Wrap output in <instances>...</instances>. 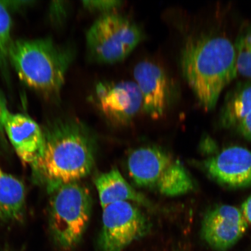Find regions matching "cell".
Wrapping results in <instances>:
<instances>
[{
  "label": "cell",
  "mask_w": 251,
  "mask_h": 251,
  "mask_svg": "<svg viewBox=\"0 0 251 251\" xmlns=\"http://www.w3.org/2000/svg\"><path fill=\"white\" fill-rule=\"evenodd\" d=\"M94 183L102 209L118 202H130L152 210L155 208L154 204L144 194L135 190L117 169L100 175Z\"/></svg>",
  "instance_id": "obj_13"
},
{
  "label": "cell",
  "mask_w": 251,
  "mask_h": 251,
  "mask_svg": "<svg viewBox=\"0 0 251 251\" xmlns=\"http://www.w3.org/2000/svg\"><path fill=\"white\" fill-rule=\"evenodd\" d=\"M251 112V83L240 82L227 93L219 114L225 127H237Z\"/></svg>",
  "instance_id": "obj_15"
},
{
  "label": "cell",
  "mask_w": 251,
  "mask_h": 251,
  "mask_svg": "<svg viewBox=\"0 0 251 251\" xmlns=\"http://www.w3.org/2000/svg\"><path fill=\"white\" fill-rule=\"evenodd\" d=\"M12 20L9 9L0 1V73L8 84L10 82L9 52L13 40L11 37Z\"/></svg>",
  "instance_id": "obj_16"
},
{
  "label": "cell",
  "mask_w": 251,
  "mask_h": 251,
  "mask_svg": "<svg viewBox=\"0 0 251 251\" xmlns=\"http://www.w3.org/2000/svg\"><path fill=\"white\" fill-rule=\"evenodd\" d=\"M25 197L23 182L0 166V219L6 222L20 221L23 219Z\"/></svg>",
  "instance_id": "obj_14"
},
{
  "label": "cell",
  "mask_w": 251,
  "mask_h": 251,
  "mask_svg": "<svg viewBox=\"0 0 251 251\" xmlns=\"http://www.w3.org/2000/svg\"><path fill=\"white\" fill-rule=\"evenodd\" d=\"M241 212L247 221L251 224V196L248 198L242 204Z\"/></svg>",
  "instance_id": "obj_22"
},
{
  "label": "cell",
  "mask_w": 251,
  "mask_h": 251,
  "mask_svg": "<svg viewBox=\"0 0 251 251\" xmlns=\"http://www.w3.org/2000/svg\"><path fill=\"white\" fill-rule=\"evenodd\" d=\"M182 75L201 106L215 108L221 93L238 74L234 45L221 34L188 36L180 56Z\"/></svg>",
  "instance_id": "obj_2"
},
{
  "label": "cell",
  "mask_w": 251,
  "mask_h": 251,
  "mask_svg": "<svg viewBox=\"0 0 251 251\" xmlns=\"http://www.w3.org/2000/svg\"><path fill=\"white\" fill-rule=\"evenodd\" d=\"M6 135L22 161L30 165L42 155L45 135L40 126L27 115L8 111L4 119Z\"/></svg>",
  "instance_id": "obj_12"
},
{
  "label": "cell",
  "mask_w": 251,
  "mask_h": 251,
  "mask_svg": "<svg viewBox=\"0 0 251 251\" xmlns=\"http://www.w3.org/2000/svg\"><path fill=\"white\" fill-rule=\"evenodd\" d=\"M133 76L142 96L143 111L153 119L162 118L174 97V88L164 69L152 61H140L135 66Z\"/></svg>",
  "instance_id": "obj_10"
},
{
  "label": "cell",
  "mask_w": 251,
  "mask_h": 251,
  "mask_svg": "<svg viewBox=\"0 0 251 251\" xmlns=\"http://www.w3.org/2000/svg\"><path fill=\"white\" fill-rule=\"evenodd\" d=\"M76 56L75 47L59 45L50 37L13 40L9 60L27 87L46 99H60L66 76Z\"/></svg>",
  "instance_id": "obj_3"
},
{
  "label": "cell",
  "mask_w": 251,
  "mask_h": 251,
  "mask_svg": "<svg viewBox=\"0 0 251 251\" xmlns=\"http://www.w3.org/2000/svg\"><path fill=\"white\" fill-rule=\"evenodd\" d=\"M144 37L142 29L124 15H101L86 33L87 55L97 64H114L126 58Z\"/></svg>",
  "instance_id": "obj_6"
},
{
  "label": "cell",
  "mask_w": 251,
  "mask_h": 251,
  "mask_svg": "<svg viewBox=\"0 0 251 251\" xmlns=\"http://www.w3.org/2000/svg\"><path fill=\"white\" fill-rule=\"evenodd\" d=\"M51 14L55 23L59 24L64 23L67 18L69 5L65 1H56L51 7Z\"/></svg>",
  "instance_id": "obj_19"
},
{
  "label": "cell",
  "mask_w": 251,
  "mask_h": 251,
  "mask_svg": "<svg viewBox=\"0 0 251 251\" xmlns=\"http://www.w3.org/2000/svg\"><path fill=\"white\" fill-rule=\"evenodd\" d=\"M124 1L118 0H102V1H83L82 5L87 10L98 12L101 15L117 12L124 4Z\"/></svg>",
  "instance_id": "obj_18"
},
{
  "label": "cell",
  "mask_w": 251,
  "mask_h": 251,
  "mask_svg": "<svg viewBox=\"0 0 251 251\" xmlns=\"http://www.w3.org/2000/svg\"><path fill=\"white\" fill-rule=\"evenodd\" d=\"M201 167L216 183L230 188L251 186V152L232 146L203 161Z\"/></svg>",
  "instance_id": "obj_11"
},
{
  "label": "cell",
  "mask_w": 251,
  "mask_h": 251,
  "mask_svg": "<svg viewBox=\"0 0 251 251\" xmlns=\"http://www.w3.org/2000/svg\"><path fill=\"white\" fill-rule=\"evenodd\" d=\"M90 99L106 120L118 126L130 124L142 109V96L134 81H100Z\"/></svg>",
  "instance_id": "obj_8"
},
{
  "label": "cell",
  "mask_w": 251,
  "mask_h": 251,
  "mask_svg": "<svg viewBox=\"0 0 251 251\" xmlns=\"http://www.w3.org/2000/svg\"><path fill=\"white\" fill-rule=\"evenodd\" d=\"M248 222L236 207L219 205L204 215L201 228L202 239L213 250L226 251L246 233Z\"/></svg>",
  "instance_id": "obj_9"
},
{
  "label": "cell",
  "mask_w": 251,
  "mask_h": 251,
  "mask_svg": "<svg viewBox=\"0 0 251 251\" xmlns=\"http://www.w3.org/2000/svg\"><path fill=\"white\" fill-rule=\"evenodd\" d=\"M136 204L118 202L103 208L100 251H124L149 233L151 223Z\"/></svg>",
  "instance_id": "obj_7"
},
{
  "label": "cell",
  "mask_w": 251,
  "mask_h": 251,
  "mask_svg": "<svg viewBox=\"0 0 251 251\" xmlns=\"http://www.w3.org/2000/svg\"><path fill=\"white\" fill-rule=\"evenodd\" d=\"M234 45L238 73L251 78V26L238 34Z\"/></svg>",
  "instance_id": "obj_17"
},
{
  "label": "cell",
  "mask_w": 251,
  "mask_h": 251,
  "mask_svg": "<svg viewBox=\"0 0 251 251\" xmlns=\"http://www.w3.org/2000/svg\"><path fill=\"white\" fill-rule=\"evenodd\" d=\"M131 180L138 187L167 197L183 196L195 188L184 165L158 147H141L131 151L126 161Z\"/></svg>",
  "instance_id": "obj_4"
},
{
  "label": "cell",
  "mask_w": 251,
  "mask_h": 251,
  "mask_svg": "<svg viewBox=\"0 0 251 251\" xmlns=\"http://www.w3.org/2000/svg\"><path fill=\"white\" fill-rule=\"evenodd\" d=\"M8 111L7 100L4 93L0 90V140L4 137L5 135L4 128V119L6 112Z\"/></svg>",
  "instance_id": "obj_20"
},
{
  "label": "cell",
  "mask_w": 251,
  "mask_h": 251,
  "mask_svg": "<svg viewBox=\"0 0 251 251\" xmlns=\"http://www.w3.org/2000/svg\"><path fill=\"white\" fill-rule=\"evenodd\" d=\"M215 143L212 139H210L209 137H205L202 140L201 146H203L202 149L205 152H211L214 151Z\"/></svg>",
  "instance_id": "obj_23"
},
{
  "label": "cell",
  "mask_w": 251,
  "mask_h": 251,
  "mask_svg": "<svg viewBox=\"0 0 251 251\" xmlns=\"http://www.w3.org/2000/svg\"><path fill=\"white\" fill-rule=\"evenodd\" d=\"M236 128L238 133L246 139L251 141V112Z\"/></svg>",
  "instance_id": "obj_21"
},
{
  "label": "cell",
  "mask_w": 251,
  "mask_h": 251,
  "mask_svg": "<svg viewBox=\"0 0 251 251\" xmlns=\"http://www.w3.org/2000/svg\"><path fill=\"white\" fill-rule=\"evenodd\" d=\"M49 203V225L59 246L70 250L82 238L90 221L92 198L87 187L79 181L51 191Z\"/></svg>",
  "instance_id": "obj_5"
},
{
  "label": "cell",
  "mask_w": 251,
  "mask_h": 251,
  "mask_svg": "<svg viewBox=\"0 0 251 251\" xmlns=\"http://www.w3.org/2000/svg\"><path fill=\"white\" fill-rule=\"evenodd\" d=\"M43 132V154L31 166L49 192L90 174L95 164L96 141L86 124L74 118L56 119Z\"/></svg>",
  "instance_id": "obj_1"
}]
</instances>
